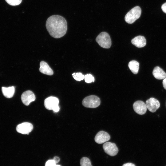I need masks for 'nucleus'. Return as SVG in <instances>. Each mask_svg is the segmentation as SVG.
<instances>
[{
  "label": "nucleus",
  "instance_id": "nucleus-18",
  "mask_svg": "<svg viewBox=\"0 0 166 166\" xmlns=\"http://www.w3.org/2000/svg\"><path fill=\"white\" fill-rule=\"evenodd\" d=\"M72 75L74 79L77 81L82 80L85 77V76L81 73H74Z\"/></svg>",
  "mask_w": 166,
  "mask_h": 166
},
{
  "label": "nucleus",
  "instance_id": "nucleus-1",
  "mask_svg": "<svg viewBox=\"0 0 166 166\" xmlns=\"http://www.w3.org/2000/svg\"><path fill=\"white\" fill-rule=\"evenodd\" d=\"M46 27L51 36L56 38H59L63 36L66 33L67 22L65 19L61 16L52 15L47 19Z\"/></svg>",
  "mask_w": 166,
  "mask_h": 166
},
{
  "label": "nucleus",
  "instance_id": "nucleus-27",
  "mask_svg": "<svg viewBox=\"0 0 166 166\" xmlns=\"http://www.w3.org/2000/svg\"></svg>",
  "mask_w": 166,
  "mask_h": 166
},
{
  "label": "nucleus",
  "instance_id": "nucleus-26",
  "mask_svg": "<svg viewBox=\"0 0 166 166\" xmlns=\"http://www.w3.org/2000/svg\"><path fill=\"white\" fill-rule=\"evenodd\" d=\"M60 109V108L59 106L56 107L53 110V111L55 112H57L59 111Z\"/></svg>",
  "mask_w": 166,
  "mask_h": 166
},
{
  "label": "nucleus",
  "instance_id": "nucleus-9",
  "mask_svg": "<svg viewBox=\"0 0 166 166\" xmlns=\"http://www.w3.org/2000/svg\"><path fill=\"white\" fill-rule=\"evenodd\" d=\"M147 109L151 112L154 113L158 109L160 106V103L156 99L151 97L146 101Z\"/></svg>",
  "mask_w": 166,
  "mask_h": 166
},
{
  "label": "nucleus",
  "instance_id": "nucleus-7",
  "mask_svg": "<svg viewBox=\"0 0 166 166\" xmlns=\"http://www.w3.org/2000/svg\"><path fill=\"white\" fill-rule=\"evenodd\" d=\"M35 96L34 93L30 90L23 92L21 95V99L22 103L28 106L32 102L35 100Z\"/></svg>",
  "mask_w": 166,
  "mask_h": 166
},
{
  "label": "nucleus",
  "instance_id": "nucleus-8",
  "mask_svg": "<svg viewBox=\"0 0 166 166\" xmlns=\"http://www.w3.org/2000/svg\"><path fill=\"white\" fill-rule=\"evenodd\" d=\"M58 99L55 97H50L45 99L44 106L47 109L53 110L56 107L58 106Z\"/></svg>",
  "mask_w": 166,
  "mask_h": 166
},
{
  "label": "nucleus",
  "instance_id": "nucleus-4",
  "mask_svg": "<svg viewBox=\"0 0 166 166\" xmlns=\"http://www.w3.org/2000/svg\"><path fill=\"white\" fill-rule=\"evenodd\" d=\"M100 98L94 95L86 97L82 101V105L84 107L92 108L98 107L100 105Z\"/></svg>",
  "mask_w": 166,
  "mask_h": 166
},
{
  "label": "nucleus",
  "instance_id": "nucleus-5",
  "mask_svg": "<svg viewBox=\"0 0 166 166\" xmlns=\"http://www.w3.org/2000/svg\"><path fill=\"white\" fill-rule=\"evenodd\" d=\"M103 148L105 152L111 156L116 155L118 152V148L116 144L111 142H106L104 143Z\"/></svg>",
  "mask_w": 166,
  "mask_h": 166
},
{
  "label": "nucleus",
  "instance_id": "nucleus-14",
  "mask_svg": "<svg viewBox=\"0 0 166 166\" xmlns=\"http://www.w3.org/2000/svg\"><path fill=\"white\" fill-rule=\"evenodd\" d=\"M152 74L154 77L158 79H163L166 77V73L159 66H156L154 68Z\"/></svg>",
  "mask_w": 166,
  "mask_h": 166
},
{
  "label": "nucleus",
  "instance_id": "nucleus-16",
  "mask_svg": "<svg viewBox=\"0 0 166 166\" xmlns=\"http://www.w3.org/2000/svg\"><path fill=\"white\" fill-rule=\"evenodd\" d=\"M128 66L132 73L135 74L137 73L139 68L138 62L134 60L131 61L128 63Z\"/></svg>",
  "mask_w": 166,
  "mask_h": 166
},
{
  "label": "nucleus",
  "instance_id": "nucleus-17",
  "mask_svg": "<svg viewBox=\"0 0 166 166\" xmlns=\"http://www.w3.org/2000/svg\"><path fill=\"white\" fill-rule=\"evenodd\" d=\"M80 163L81 166H92L90 160L86 157L81 158L80 160Z\"/></svg>",
  "mask_w": 166,
  "mask_h": 166
},
{
  "label": "nucleus",
  "instance_id": "nucleus-13",
  "mask_svg": "<svg viewBox=\"0 0 166 166\" xmlns=\"http://www.w3.org/2000/svg\"><path fill=\"white\" fill-rule=\"evenodd\" d=\"M131 42L136 47L138 48H142L146 45V40L144 36H138L132 39Z\"/></svg>",
  "mask_w": 166,
  "mask_h": 166
},
{
  "label": "nucleus",
  "instance_id": "nucleus-10",
  "mask_svg": "<svg viewBox=\"0 0 166 166\" xmlns=\"http://www.w3.org/2000/svg\"><path fill=\"white\" fill-rule=\"evenodd\" d=\"M133 107L134 111L139 115L144 114L147 111L146 104L141 101H137L135 102L133 104Z\"/></svg>",
  "mask_w": 166,
  "mask_h": 166
},
{
  "label": "nucleus",
  "instance_id": "nucleus-20",
  "mask_svg": "<svg viewBox=\"0 0 166 166\" xmlns=\"http://www.w3.org/2000/svg\"><path fill=\"white\" fill-rule=\"evenodd\" d=\"M6 2L9 5L11 6H17L20 4L22 2V0H5Z\"/></svg>",
  "mask_w": 166,
  "mask_h": 166
},
{
  "label": "nucleus",
  "instance_id": "nucleus-15",
  "mask_svg": "<svg viewBox=\"0 0 166 166\" xmlns=\"http://www.w3.org/2000/svg\"><path fill=\"white\" fill-rule=\"evenodd\" d=\"M2 92L4 96L7 98H11L13 96L15 92V88L14 86L9 87H2Z\"/></svg>",
  "mask_w": 166,
  "mask_h": 166
},
{
  "label": "nucleus",
  "instance_id": "nucleus-21",
  "mask_svg": "<svg viewBox=\"0 0 166 166\" xmlns=\"http://www.w3.org/2000/svg\"><path fill=\"white\" fill-rule=\"evenodd\" d=\"M57 163L53 160H48L45 163V166H61L59 165L56 164Z\"/></svg>",
  "mask_w": 166,
  "mask_h": 166
},
{
  "label": "nucleus",
  "instance_id": "nucleus-24",
  "mask_svg": "<svg viewBox=\"0 0 166 166\" xmlns=\"http://www.w3.org/2000/svg\"><path fill=\"white\" fill-rule=\"evenodd\" d=\"M57 163L60 161V158L57 156H55L53 159Z\"/></svg>",
  "mask_w": 166,
  "mask_h": 166
},
{
  "label": "nucleus",
  "instance_id": "nucleus-22",
  "mask_svg": "<svg viewBox=\"0 0 166 166\" xmlns=\"http://www.w3.org/2000/svg\"><path fill=\"white\" fill-rule=\"evenodd\" d=\"M161 9L163 11L166 13V2L163 4L161 6Z\"/></svg>",
  "mask_w": 166,
  "mask_h": 166
},
{
  "label": "nucleus",
  "instance_id": "nucleus-19",
  "mask_svg": "<svg viewBox=\"0 0 166 166\" xmlns=\"http://www.w3.org/2000/svg\"><path fill=\"white\" fill-rule=\"evenodd\" d=\"M84 79L85 82L87 83H90L94 81V77L90 74L85 75Z\"/></svg>",
  "mask_w": 166,
  "mask_h": 166
},
{
  "label": "nucleus",
  "instance_id": "nucleus-6",
  "mask_svg": "<svg viewBox=\"0 0 166 166\" xmlns=\"http://www.w3.org/2000/svg\"><path fill=\"white\" fill-rule=\"evenodd\" d=\"M33 128V125L29 122H24L18 125L16 128L17 132L23 134H28Z\"/></svg>",
  "mask_w": 166,
  "mask_h": 166
},
{
  "label": "nucleus",
  "instance_id": "nucleus-11",
  "mask_svg": "<svg viewBox=\"0 0 166 166\" xmlns=\"http://www.w3.org/2000/svg\"><path fill=\"white\" fill-rule=\"evenodd\" d=\"M110 139V136L107 132L101 131L96 134L94 140L97 143L101 144L108 141Z\"/></svg>",
  "mask_w": 166,
  "mask_h": 166
},
{
  "label": "nucleus",
  "instance_id": "nucleus-12",
  "mask_svg": "<svg viewBox=\"0 0 166 166\" xmlns=\"http://www.w3.org/2000/svg\"><path fill=\"white\" fill-rule=\"evenodd\" d=\"M39 71L41 73L48 75H52L53 74V71L48 64L44 61H41Z\"/></svg>",
  "mask_w": 166,
  "mask_h": 166
},
{
  "label": "nucleus",
  "instance_id": "nucleus-2",
  "mask_svg": "<svg viewBox=\"0 0 166 166\" xmlns=\"http://www.w3.org/2000/svg\"><path fill=\"white\" fill-rule=\"evenodd\" d=\"M141 10L139 6H136L131 9L125 16V22L128 24H132L140 17Z\"/></svg>",
  "mask_w": 166,
  "mask_h": 166
},
{
  "label": "nucleus",
  "instance_id": "nucleus-25",
  "mask_svg": "<svg viewBox=\"0 0 166 166\" xmlns=\"http://www.w3.org/2000/svg\"><path fill=\"white\" fill-rule=\"evenodd\" d=\"M162 83L164 88L166 89V77L164 79Z\"/></svg>",
  "mask_w": 166,
  "mask_h": 166
},
{
  "label": "nucleus",
  "instance_id": "nucleus-3",
  "mask_svg": "<svg viewBox=\"0 0 166 166\" xmlns=\"http://www.w3.org/2000/svg\"><path fill=\"white\" fill-rule=\"evenodd\" d=\"M96 41L101 47L108 49L111 45V41L109 35L105 32L100 33L97 37Z\"/></svg>",
  "mask_w": 166,
  "mask_h": 166
},
{
  "label": "nucleus",
  "instance_id": "nucleus-23",
  "mask_svg": "<svg viewBox=\"0 0 166 166\" xmlns=\"http://www.w3.org/2000/svg\"><path fill=\"white\" fill-rule=\"evenodd\" d=\"M122 166H136L135 165L131 163H128L124 164Z\"/></svg>",
  "mask_w": 166,
  "mask_h": 166
}]
</instances>
